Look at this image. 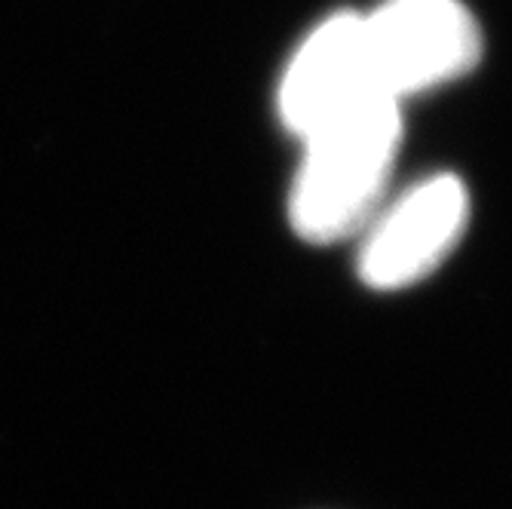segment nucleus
<instances>
[{"label": "nucleus", "mask_w": 512, "mask_h": 509, "mask_svg": "<svg viewBox=\"0 0 512 509\" xmlns=\"http://www.w3.org/2000/svg\"><path fill=\"white\" fill-rule=\"evenodd\" d=\"M402 102L375 96L304 135L289 194L295 234L313 246L359 237L384 206L402 145Z\"/></svg>", "instance_id": "obj_1"}, {"label": "nucleus", "mask_w": 512, "mask_h": 509, "mask_svg": "<svg viewBox=\"0 0 512 509\" xmlns=\"http://www.w3.org/2000/svg\"><path fill=\"white\" fill-rule=\"evenodd\" d=\"M362 25L378 92L396 102L470 74L482 59L479 22L460 0H384Z\"/></svg>", "instance_id": "obj_2"}, {"label": "nucleus", "mask_w": 512, "mask_h": 509, "mask_svg": "<svg viewBox=\"0 0 512 509\" xmlns=\"http://www.w3.org/2000/svg\"><path fill=\"white\" fill-rule=\"evenodd\" d=\"M470 197L454 175H433L402 191L362 230L359 280L371 289H408L430 276L467 230Z\"/></svg>", "instance_id": "obj_3"}, {"label": "nucleus", "mask_w": 512, "mask_h": 509, "mask_svg": "<svg viewBox=\"0 0 512 509\" xmlns=\"http://www.w3.org/2000/svg\"><path fill=\"white\" fill-rule=\"evenodd\" d=\"M381 96L365 46L359 13H335L319 22L289 59L276 92L283 126L304 138L344 111Z\"/></svg>", "instance_id": "obj_4"}]
</instances>
